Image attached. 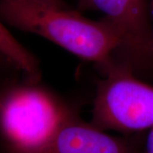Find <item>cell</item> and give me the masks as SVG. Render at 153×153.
I'll return each mask as SVG.
<instances>
[{"label": "cell", "instance_id": "6da1fadb", "mask_svg": "<svg viewBox=\"0 0 153 153\" xmlns=\"http://www.w3.org/2000/svg\"><path fill=\"white\" fill-rule=\"evenodd\" d=\"M0 21L59 45L102 71L122 45L118 30L103 17L94 21L69 7L43 0H0Z\"/></svg>", "mask_w": 153, "mask_h": 153}, {"label": "cell", "instance_id": "7a4b0ae2", "mask_svg": "<svg viewBox=\"0 0 153 153\" xmlns=\"http://www.w3.org/2000/svg\"><path fill=\"white\" fill-rule=\"evenodd\" d=\"M76 113L50 89L24 76L0 81V143L4 153H44Z\"/></svg>", "mask_w": 153, "mask_h": 153}, {"label": "cell", "instance_id": "3957f363", "mask_svg": "<svg viewBox=\"0 0 153 153\" xmlns=\"http://www.w3.org/2000/svg\"><path fill=\"white\" fill-rule=\"evenodd\" d=\"M96 86L90 123L101 130L132 134L153 128V85L112 60Z\"/></svg>", "mask_w": 153, "mask_h": 153}, {"label": "cell", "instance_id": "277c9868", "mask_svg": "<svg viewBox=\"0 0 153 153\" xmlns=\"http://www.w3.org/2000/svg\"><path fill=\"white\" fill-rule=\"evenodd\" d=\"M81 10L99 11L120 33L117 62L137 73L150 70L152 22L149 0H74Z\"/></svg>", "mask_w": 153, "mask_h": 153}, {"label": "cell", "instance_id": "5b68a950", "mask_svg": "<svg viewBox=\"0 0 153 153\" xmlns=\"http://www.w3.org/2000/svg\"><path fill=\"white\" fill-rule=\"evenodd\" d=\"M44 153H138L129 138L112 136L76 114L61 127Z\"/></svg>", "mask_w": 153, "mask_h": 153}, {"label": "cell", "instance_id": "8992f818", "mask_svg": "<svg viewBox=\"0 0 153 153\" xmlns=\"http://www.w3.org/2000/svg\"><path fill=\"white\" fill-rule=\"evenodd\" d=\"M0 53L25 77L33 81H40L41 71L38 60L11 34L1 21Z\"/></svg>", "mask_w": 153, "mask_h": 153}, {"label": "cell", "instance_id": "52a82bcc", "mask_svg": "<svg viewBox=\"0 0 153 153\" xmlns=\"http://www.w3.org/2000/svg\"><path fill=\"white\" fill-rule=\"evenodd\" d=\"M150 16L152 22V35H151V44H150V70L153 71V0H149Z\"/></svg>", "mask_w": 153, "mask_h": 153}, {"label": "cell", "instance_id": "ba28073f", "mask_svg": "<svg viewBox=\"0 0 153 153\" xmlns=\"http://www.w3.org/2000/svg\"><path fill=\"white\" fill-rule=\"evenodd\" d=\"M146 153H153V128L148 130L146 140Z\"/></svg>", "mask_w": 153, "mask_h": 153}, {"label": "cell", "instance_id": "9c48e42d", "mask_svg": "<svg viewBox=\"0 0 153 153\" xmlns=\"http://www.w3.org/2000/svg\"><path fill=\"white\" fill-rule=\"evenodd\" d=\"M14 68V66L10 64V62L6 59L4 55L0 53V69H4V68ZM15 69V68H14Z\"/></svg>", "mask_w": 153, "mask_h": 153}, {"label": "cell", "instance_id": "30bf717a", "mask_svg": "<svg viewBox=\"0 0 153 153\" xmlns=\"http://www.w3.org/2000/svg\"><path fill=\"white\" fill-rule=\"evenodd\" d=\"M43 1H45V2L49 3V4H54V5L59 6V7L68 8V5L66 4L65 0H43Z\"/></svg>", "mask_w": 153, "mask_h": 153}, {"label": "cell", "instance_id": "8fae6325", "mask_svg": "<svg viewBox=\"0 0 153 153\" xmlns=\"http://www.w3.org/2000/svg\"><path fill=\"white\" fill-rule=\"evenodd\" d=\"M0 81H1V80H0Z\"/></svg>", "mask_w": 153, "mask_h": 153}]
</instances>
